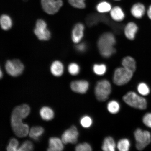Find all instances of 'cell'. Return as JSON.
<instances>
[{
	"mask_svg": "<svg viewBox=\"0 0 151 151\" xmlns=\"http://www.w3.org/2000/svg\"><path fill=\"white\" fill-rule=\"evenodd\" d=\"M40 115L43 119L50 121L54 117V112L51 109L48 107H43L40 111Z\"/></svg>",
	"mask_w": 151,
	"mask_h": 151,
	"instance_id": "d4e9b609",
	"label": "cell"
},
{
	"mask_svg": "<svg viewBox=\"0 0 151 151\" xmlns=\"http://www.w3.org/2000/svg\"><path fill=\"white\" fill-rule=\"evenodd\" d=\"M138 91L141 95L145 96L148 95L150 93V89L148 85L144 83H141L138 85Z\"/></svg>",
	"mask_w": 151,
	"mask_h": 151,
	"instance_id": "f546056e",
	"label": "cell"
},
{
	"mask_svg": "<svg viewBox=\"0 0 151 151\" xmlns=\"http://www.w3.org/2000/svg\"><path fill=\"white\" fill-rule=\"evenodd\" d=\"M104 17L103 16H101V15L94 14H90L86 17V24L88 27H92L97 24L100 21H103L105 22L106 21L107 19Z\"/></svg>",
	"mask_w": 151,
	"mask_h": 151,
	"instance_id": "d6986e66",
	"label": "cell"
},
{
	"mask_svg": "<svg viewBox=\"0 0 151 151\" xmlns=\"http://www.w3.org/2000/svg\"><path fill=\"white\" fill-rule=\"evenodd\" d=\"M112 88L111 83L106 80L98 81L94 89L96 98L100 101H104L108 99Z\"/></svg>",
	"mask_w": 151,
	"mask_h": 151,
	"instance_id": "3957f363",
	"label": "cell"
},
{
	"mask_svg": "<svg viewBox=\"0 0 151 151\" xmlns=\"http://www.w3.org/2000/svg\"><path fill=\"white\" fill-rule=\"evenodd\" d=\"M64 68L61 62L56 61L52 62L50 66V71L52 74L56 77H59L63 74Z\"/></svg>",
	"mask_w": 151,
	"mask_h": 151,
	"instance_id": "ffe728a7",
	"label": "cell"
},
{
	"mask_svg": "<svg viewBox=\"0 0 151 151\" xmlns=\"http://www.w3.org/2000/svg\"><path fill=\"white\" fill-rule=\"evenodd\" d=\"M79 133L77 128L74 126H72L63 134L62 140L64 144H76L78 141Z\"/></svg>",
	"mask_w": 151,
	"mask_h": 151,
	"instance_id": "30bf717a",
	"label": "cell"
},
{
	"mask_svg": "<svg viewBox=\"0 0 151 151\" xmlns=\"http://www.w3.org/2000/svg\"><path fill=\"white\" fill-rule=\"evenodd\" d=\"M116 147V143L113 138L108 137L104 139L101 149L105 151H114Z\"/></svg>",
	"mask_w": 151,
	"mask_h": 151,
	"instance_id": "44dd1931",
	"label": "cell"
},
{
	"mask_svg": "<svg viewBox=\"0 0 151 151\" xmlns=\"http://www.w3.org/2000/svg\"><path fill=\"white\" fill-rule=\"evenodd\" d=\"M5 68L7 73L11 76L17 77L22 74L24 66L19 60H8L5 63Z\"/></svg>",
	"mask_w": 151,
	"mask_h": 151,
	"instance_id": "52a82bcc",
	"label": "cell"
},
{
	"mask_svg": "<svg viewBox=\"0 0 151 151\" xmlns=\"http://www.w3.org/2000/svg\"><path fill=\"white\" fill-rule=\"evenodd\" d=\"M146 12V8L142 3H138L132 6L131 13L134 18L137 19L142 18Z\"/></svg>",
	"mask_w": 151,
	"mask_h": 151,
	"instance_id": "2e32d148",
	"label": "cell"
},
{
	"mask_svg": "<svg viewBox=\"0 0 151 151\" xmlns=\"http://www.w3.org/2000/svg\"><path fill=\"white\" fill-rule=\"evenodd\" d=\"M22 119L11 118V126L15 134L20 137L27 136L29 134V129L27 124L23 123Z\"/></svg>",
	"mask_w": 151,
	"mask_h": 151,
	"instance_id": "ba28073f",
	"label": "cell"
},
{
	"mask_svg": "<svg viewBox=\"0 0 151 151\" xmlns=\"http://www.w3.org/2000/svg\"><path fill=\"white\" fill-rule=\"evenodd\" d=\"M33 149V143L29 141H26L22 143L18 149V151H31Z\"/></svg>",
	"mask_w": 151,
	"mask_h": 151,
	"instance_id": "d6a6232c",
	"label": "cell"
},
{
	"mask_svg": "<svg viewBox=\"0 0 151 151\" xmlns=\"http://www.w3.org/2000/svg\"><path fill=\"white\" fill-rule=\"evenodd\" d=\"M30 108L27 105L24 104L17 107L13 111L11 117L23 120L29 114Z\"/></svg>",
	"mask_w": 151,
	"mask_h": 151,
	"instance_id": "5bb4252c",
	"label": "cell"
},
{
	"mask_svg": "<svg viewBox=\"0 0 151 151\" xmlns=\"http://www.w3.org/2000/svg\"><path fill=\"white\" fill-rule=\"evenodd\" d=\"M46 22L43 19L38 20L34 29V33L40 40L47 41L50 39L51 34L47 29Z\"/></svg>",
	"mask_w": 151,
	"mask_h": 151,
	"instance_id": "8992f818",
	"label": "cell"
},
{
	"mask_svg": "<svg viewBox=\"0 0 151 151\" xmlns=\"http://www.w3.org/2000/svg\"><path fill=\"white\" fill-rule=\"evenodd\" d=\"M83 1H86V0H83Z\"/></svg>",
	"mask_w": 151,
	"mask_h": 151,
	"instance_id": "60d3db41",
	"label": "cell"
},
{
	"mask_svg": "<svg viewBox=\"0 0 151 151\" xmlns=\"http://www.w3.org/2000/svg\"><path fill=\"white\" fill-rule=\"evenodd\" d=\"M113 1H121V0H113Z\"/></svg>",
	"mask_w": 151,
	"mask_h": 151,
	"instance_id": "ab89813d",
	"label": "cell"
},
{
	"mask_svg": "<svg viewBox=\"0 0 151 151\" xmlns=\"http://www.w3.org/2000/svg\"><path fill=\"white\" fill-rule=\"evenodd\" d=\"M75 48L77 52L83 53L86 52L87 50L88 45L86 42H81L76 45Z\"/></svg>",
	"mask_w": 151,
	"mask_h": 151,
	"instance_id": "d590c367",
	"label": "cell"
},
{
	"mask_svg": "<svg viewBox=\"0 0 151 151\" xmlns=\"http://www.w3.org/2000/svg\"><path fill=\"white\" fill-rule=\"evenodd\" d=\"M1 27L4 31L10 29L12 26V21L10 17L7 14H3L0 19Z\"/></svg>",
	"mask_w": 151,
	"mask_h": 151,
	"instance_id": "603a6c76",
	"label": "cell"
},
{
	"mask_svg": "<svg viewBox=\"0 0 151 151\" xmlns=\"http://www.w3.org/2000/svg\"><path fill=\"white\" fill-rule=\"evenodd\" d=\"M85 26L81 22L77 23L73 28L71 33V39L73 43L77 44L81 42L84 36Z\"/></svg>",
	"mask_w": 151,
	"mask_h": 151,
	"instance_id": "8fae6325",
	"label": "cell"
},
{
	"mask_svg": "<svg viewBox=\"0 0 151 151\" xmlns=\"http://www.w3.org/2000/svg\"><path fill=\"white\" fill-rule=\"evenodd\" d=\"M68 1L70 4L75 8L83 9L86 7L85 1L83 0H68Z\"/></svg>",
	"mask_w": 151,
	"mask_h": 151,
	"instance_id": "4dcf8cb0",
	"label": "cell"
},
{
	"mask_svg": "<svg viewBox=\"0 0 151 151\" xmlns=\"http://www.w3.org/2000/svg\"><path fill=\"white\" fill-rule=\"evenodd\" d=\"M42 8L49 14H54L58 12L63 4L62 0H41Z\"/></svg>",
	"mask_w": 151,
	"mask_h": 151,
	"instance_id": "9c48e42d",
	"label": "cell"
},
{
	"mask_svg": "<svg viewBox=\"0 0 151 151\" xmlns=\"http://www.w3.org/2000/svg\"><path fill=\"white\" fill-rule=\"evenodd\" d=\"M123 99L126 104L133 108L141 110L147 108L146 100L135 92H128L123 97Z\"/></svg>",
	"mask_w": 151,
	"mask_h": 151,
	"instance_id": "7a4b0ae2",
	"label": "cell"
},
{
	"mask_svg": "<svg viewBox=\"0 0 151 151\" xmlns=\"http://www.w3.org/2000/svg\"><path fill=\"white\" fill-rule=\"evenodd\" d=\"M139 27L137 24L133 22H130L126 24L124 29V36L128 40H135Z\"/></svg>",
	"mask_w": 151,
	"mask_h": 151,
	"instance_id": "7c38bea8",
	"label": "cell"
},
{
	"mask_svg": "<svg viewBox=\"0 0 151 151\" xmlns=\"http://www.w3.org/2000/svg\"><path fill=\"white\" fill-rule=\"evenodd\" d=\"M107 66L104 63H95L92 66V70L96 75L103 76L106 73Z\"/></svg>",
	"mask_w": 151,
	"mask_h": 151,
	"instance_id": "cb8c5ba5",
	"label": "cell"
},
{
	"mask_svg": "<svg viewBox=\"0 0 151 151\" xmlns=\"http://www.w3.org/2000/svg\"><path fill=\"white\" fill-rule=\"evenodd\" d=\"M133 73L123 67L117 68L113 74V83L118 86L127 84L133 77Z\"/></svg>",
	"mask_w": 151,
	"mask_h": 151,
	"instance_id": "277c9868",
	"label": "cell"
},
{
	"mask_svg": "<svg viewBox=\"0 0 151 151\" xmlns=\"http://www.w3.org/2000/svg\"><path fill=\"white\" fill-rule=\"evenodd\" d=\"M63 142L62 140L58 137H53L49 139V148L47 150L49 151H61L63 150Z\"/></svg>",
	"mask_w": 151,
	"mask_h": 151,
	"instance_id": "ac0fdd59",
	"label": "cell"
},
{
	"mask_svg": "<svg viewBox=\"0 0 151 151\" xmlns=\"http://www.w3.org/2000/svg\"><path fill=\"white\" fill-rule=\"evenodd\" d=\"M143 122L145 125L151 128V113H147L143 118Z\"/></svg>",
	"mask_w": 151,
	"mask_h": 151,
	"instance_id": "8d00e7d4",
	"label": "cell"
},
{
	"mask_svg": "<svg viewBox=\"0 0 151 151\" xmlns=\"http://www.w3.org/2000/svg\"><path fill=\"white\" fill-rule=\"evenodd\" d=\"M112 7L111 4L108 1H102L100 2L96 5V9L98 13L101 14L110 12Z\"/></svg>",
	"mask_w": 151,
	"mask_h": 151,
	"instance_id": "7402d4cb",
	"label": "cell"
},
{
	"mask_svg": "<svg viewBox=\"0 0 151 151\" xmlns=\"http://www.w3.org/2000/svg\"><path fill=\"white\" fill-rule=\"evenodd\" d=\"M109 13L111 18L115 22H122L125 18L126 15L124 10L118 6L112 7Z\"/></svg>",
	"mask_w": 151,
	"mask_h": 151,
	"instance_id": "9a60e30c",
	"label": "cell"
},
{
	"mask_svg": "<svg viewBox=\"0 0 151 151\" xmlns=\"http://www.w3.org/2000/svg\"><path fill=\"white\" fill-rule=\"evenodd\" d=\"M147 14L149 18L151 20V5L149 7L147 11Z\"/></svg>",
	"mask_w": 151,
	"mask_h": 151,
	"instance_id": "74e56055",
	"label": "cell"
},
{
	"mask_svg": "<svg viewBox=\"0 0 151 151\" xmlns=\"http://www.w3.org/2000/svg\"><path fill=\"white\" fill-rule=\"evenodd\" d=\"M75 150L77 151H91L92 148L88 143L84 142L77 145Z\"/></svg>",
	"mask_w": 151,
	"mask_h": 151,
	"instance_id": "e575fe53",
	"label": "cell"
},
{
	"mask_svg": "<svg viewBox=\"0 0 151 151\" xmlns=\"http://www.w3.org/2000/svg\"><path fill=\"white\" fill-rule=\"evenodd\" d=\"M81 68L78 64L72 62L68 67V70L70 74L72 76H76L80 73Z\"/></svg>",
	"mask_w": 151,
	"mask_h": 151,
	"instance_id": "f1b7e54d",
	"label": "cell"
},
{
	"mask_svg": "<svg viewBox=\"0 0 151 151\" xmlns=\"http://www.w3.org/2000/svg\"><path fill=\"white\" fill-rule=\"evenodd\" d=\"M89 86V83L85 80L73 81L70 84L71 89L73 91L80 94L86 93Z\"/></svg>",
	"mask_w": 151,
	"mask_h": 151,
	"instance_id": "4fadbf2b",
	"label": "cell"
},
{
	"mask_svg": "<svg viewBox=\"0 0 151 151\" xmlns=\"http://www.w3.org/2000/svg\"><path fill=\"white\" fill-rule=\"evenodd\" d=\"M122 67L134 73L136 70L137 62L132 56H127L122 58Z\"/></svg>",
	"mask_w": 151,
	"mask_h": 151,
	"instance_id": "e0dca14e",
	"label": "cell"
},
{
	"mask_svg": "<svg viewBox=\"0 0 151 151\" xmlns=\"http://www.w3.org/2000/svg\"><path fill=\"white\" fill-rule=\"evenodd\" d=\"M19 142L16 139H11L9 141L8 146L7 147V150L8 151H18Z\"/></svg>",
	"mask_w": 151,
	"mask_h": 151,
	"instance_id": "836d02e7",
	"label": "cell"
},
{
	"mask_svg": "<svg viewBox=\"0 0 151 151\" xmlns=\"http://www.w3.org/2000/svg\"><path fill=\"white\" fill-rule=\"evenodd\" d=\"M0 73V74H1V75H1V78H2V77L3 76V73L2 72L1 69V73Z\"/></svg>",
	"mask_w": 151,
	"mask_h": 151,
	"instance_id": "f35d334b",
	"label": "cell"
},
{
	"mask_svg": "<svg viewBox=\"0 0 151 151\" xmlns=\"http://www.w3.org/2000/svg\"><path fill=\"white\" fill-rule=\"evenodd\" d=\"M136 147L137 150H142L151 142V134L150 132L137 128L134 133Z\"/></svg>",
	"mask_w": 151,
	"mask_h": 151,
	"instance_id": "5b68a950",
	"label": "cell"
},
{
	"mask_svg": "<svg viewBox=\"0 0 151 151\" xmlns=\"http://www.w3.org/2000/svg\"><path fill=\"white\" fill-rule=\"evenodd\" d=\"M109 112L112 114L118 113L120 109V105L117 101L112 100L109 101L107 105Z\"/></svg>",
	"mask_w": 151,
	"mask_h": 151,
	"instance_id": "4316f807",
	"label": "cell"
},
{
	"mask_svg": "<svg viewBox=\"0 0 151 151\" xmlns=\"http://www.w3.org/2000/svg\"><path fill=\"white\" fill-rule=\"evenodd\" d=\"M44 129L40 126H36L31 128L29 130V134L30 137L35 140H37L39 137L44 133Z\"/></svg>",
	"mask_w": 151,
	"mask_h": 151,
	"instance_id": "484cf974",
	"label": "cell"
},
{
	"mask_svg": "<svg viewBox=\"0 0 151 151\" xmlns=\"http://www.w3.org/2000/svg\"><path fill=\"white\" fill-rule=\"evenodd\" d=\"M93 121L90 117L88 116H85L82 117L80 120V124L83 127L88 128L92 125Z\"/></svg>",
	"mask_w": 151,
	"mask_h": 151,
	"instance_id": "1f68e13d",
	"label": "cell"
},
{
	"mask_svg": "<svg viewBox=\"0 0 151 151\" xmlns=\"http://www.w3.org/2000/svg\"><path fill=\"white\" fill-rule=\"evenodd\" d=\"M130 147V141L127 139L124 138L119 141L117 147L120 151H128Z\"/></svg>",
	"mask_w": 151,
	"mask_h": 151,
	"instance_id": "83f0119b",
	"label": "cell"
},
{
	"mask_svg": "<svg viewBox=\"0 0 151 151\" xmlns=\"http://www.w3.org/2000/svg\"><path fill=\"white\" fill-rule=\"evenodd\" d=\"M116 39L115 35L111 32H105L100 36L97 43L98 50L103 58H109L116 53L115 46Z\"/></svg>",
	"mask_w": 151,
	"mask_h": 151,
	"instance_id": "6da1fadb",
	"label": "cell"
}]
</instances>
